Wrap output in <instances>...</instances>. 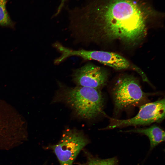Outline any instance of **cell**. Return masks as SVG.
Masks as SVG:
<instances>
[{"label": "cell", "mask_w": 165, "mask_h": 165, "mask_svg": "<svg viewBox=\"0 0 165 165\" xmlns=\"http://www.w3.org/2000/svg\"><path fill=\"white\" fill-rule=\"evenodd\" d=\"M8 0H0V26L15 28V23L11 19L6 9Z\"/></svg>", "instance_id": "obj_9"}, {"label": "cell", "mask_w": 165, "mask_h": 165, "mask_svg": "<svg viewBox=\"0 0 165 165\" xmlns=\"http://www.w3.org/2000/svg\"><path fill=\"white\" fill-rule=\"evenodd\" d=\"M118 161L116 157L105 159H100L94 157L88 153L86 162L80 165H117Z\"/></svg>", "instance_id": "obj_10"}, {"label": "cell", "mask_w": 165, "mask_h": 165, "mask_svg": "<svg viewBox=\"0 0 165 165\" xmlns=\"http://www.w3.org/2000/svg\"><path fill=\"white\" fill-rule=\"evenodd\" d=\"M154 12L143 0H84L75 9L74 26L86 46L107 39L134 44L145 35Z\"/></svg>", "instance_id": "obj_1"}, {"label": "cell", "mask_w": 165, "mask_h": 165, "mask_svg": "<svg viewBox=\"0 0 165 165\" xmlns=\"http://www.w3.org/2000/svg\"><path fill=\"white\" fill-rule=\"evenodd\" d=\"M66 55L68 57L76 56L85 61H95L116 70L126 69L131 67L126 58L112 52L84 49L75 50L69 48L66 51Z\"/></svg>", "instance_id": "obj_6"}, {"label": "cell", "mask_w": 165, "mask_h": 165, "mask_svg": "<svg viewBox=\"0 0 165 165\" xmlns=\"http://www.w3.org/2000/svg\"><path fill=\"white\" fill-rule=\"evenodd\" d=\"M124 131L140 133L147 136L149 140L151 150L165 141L164 131L156 125L147 128H137Z\"/></svg>", "instance_id": "obj_8"}, {"label": "cell", "mask_w": 165, "mask_h": 165, "mask_svg": "<svg viewBox=\"0 0 165 165\" xmlns=\"http://www.w3.org/2000/svg\"><path fill=\"white\" fill-rule=\"evenodd\" d=\"M68 0H61L60 5L58 6L56 12L53 16L55 17L57 16L61 12Z\"/></svg>", "instance_id": "obj_11"}, {"label": "cell", "mask_w": 165, "mask_h": 165, "mask_svg": "<svg viewBox=\"0 0 165 165\" xmlns=\"http://www.w3.org/2000/svg\"><path fill=\"white\" fill-rule=\"evenodd\" d=\"M112 94L116 113L141 103L148 95L142 91L137 80L129 76L118 79L114 86Z\"/></svg>", "instance_id": "obj_3"}, {"label": "cell", "mask_w": 165, "mask_h": 165, "mask_svg": "<svg viewBox=\"0 0 165 165\" xmlns=\"http://www.w3.org/2000/svg\"><path fill=\"white\" fill-rule=\"evenodd\" d=\"M61 90L58 99L64 101L80 117L94 119L103 112L104 101L99 90L90 87L77 86H63L59 84Z\"/></svg>", "instance_id": "obj_2"}, {"label": "cell", "mask_w": 165, "mask_h": 165, "mask_svg": "<svg viewBox=\"0 0 165 165\" xmlns=\"http://www.w3.org/2000/svg\"><path fill=\"white\" fill-rule=\"evenodd\" d=\"M72 80L77 86L97 89L104 86L108 79V74L103 68L88 62L73 70Z\"/></svg>", "instance_id": "obj_7"}, {"label": "cell", "mask_w": 165, "mask_h": 165, "mask_svg": "<svg viewBox=\"0 0 165 165\" xmlns=\"http://www.w3.org/2000/svg\"><path fill=\"white\" fill-rule=\"evenodd\" d=\"M89 142L82 131L75 129H67L60 141L49 148L56 155L60 165H72L80 151Z\"/></svg>", "instance_id": "obj_4"}, {"label": "cell", "mask_w": 165, "mask_h": 165, "mask_svg": "<svg viewBox=\"0 0 165 165\" xmlns=\"http://www.w3.org/2000/svg\"><path fill=\"white\" fill-rule=\"evenodd\" d=\"M164 99L142 105L138 114L126 119H119L109 117L110 124L104 130L129 126L148 125L162 121L165 118Z\"/></svg>", "instance_id": "obj_5"}]
</instances>
